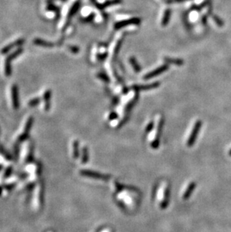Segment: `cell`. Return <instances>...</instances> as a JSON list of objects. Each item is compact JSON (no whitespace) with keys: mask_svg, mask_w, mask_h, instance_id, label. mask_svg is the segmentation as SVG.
<instances>
[{"mask_svg":"<svg viewBox=\"0 0 231 232\" xmlns=\"http://www.w3.org/2000/svg\"><path fill=\"white\" fill-rule=\"evenodd\" d=\"M47 10L48 11H54L56 13H59V8L56 6L55 5L52 4V3H48L47 6Z\"/></svg>","mask_w":231,"mask_h":232,"instance_id":"21","label":"cell"},{"mask_svg":"<svg viewBox=\"0 0 231 232\" xmlns=\"http://www.w3.org/2000/svg\"><path fill=\"white\" fill-rule=\"evenodd\" d=\"M40 101H41L40 98H35V99H32V100L29 101L28 105L30 106V107H34V106L37 105L38 104L40 103Z\"/></svg>","mask_w":231,"mask_h":232,"instance_id":"25","label":"cell"},{"mask_svg":"<svg viewBox=\"0 0 231 232\" xmlns=\"http://www.w3.org/2000/svg\"><path fill=\"white\" fill-rule=\"evenodd\" d=\"M159 86H160L159 82H155V83L147 85H134L132 87V89L135 91H142V90H152V89L157 88Z\"/></svg>","mask_w":231,"mask_h":232,"instance_id":"11","label":"cell"},{"mask_svg":"<svg viewBox=\"0 0 231 232\" xmlns=\"http://www.w3.org/2000/svg\"><path fill=\"white\" fill-rule=\"evenodd\" d=\"M80 7V2L79 1L75 2L73 4V5L71 6V8H70L69 12H68V21H67V25H68V23H69L71 18H72V17L74 16V15H75L76 13H77V11L79 10Z\"/></svg>","mask_w":231,"mask_h":232,"instance_id":"14","label":"cell"},{"mask_svg":"<svg viewBox=\"0 0 231 232\" xmlns=\"http://www.w3.org/2000/svg\"><path fill=\"white\" fill-rule=\"evenodd\" d=\"M62 1H63V2H66L67 0H62Z\"/></svg>","mask_w":231,"mask_h":232,"instance_id":"36","label":"cell"},{"mask_svg":"<svg viewBox=\"0 0 231 232\" xmlns=\"http://www.w3.org/2000/svg\"><path fill=\"white\" fill-rule=\"evenodd\" d=\"M206 4H207V2L203 3V4L200 5H194L192 7V9H195V10H197V11H200V10H201L203 8L205 7V6L207 5Z\"/></svg>","mask_w":231,"mask_h":232,"instance_id":"30","label":"cell"},{"mask_svg":"<svg viewBox=\"0 0 231 232\" xmlns=\"http://www.w3.org/2000/svg\"><path fill=\"white\" fill-rule=\"evenodd\" d=\"M152 127H153V122H150L149 124H148L147 127H146V131L147 132H149L152 129Z\"/></svg>","mask_w":231,"mask_h":232,"instance_id":"32","label":"cell"},{"mask_svg":"<svg viewBox=\"0 0 231 232\" xmlns=\"http://www.w3.org/2000/svg\"><path fill=\"white\" fill-rule=\"evenodd\" d=\"M187 1V0H167L168 3H175V2H182Z\"/></svg>","mask_w":231,"mask_h":232,"instance_id":"33","label":"cell"},{"mask_svg":"<svg viewBox=\"0 0 231 232\" xmlns=\"http://www.w3.org/2000/svg\"><path fill=\"white\" fill-rule=\"evenodd\" d=\"M171 9L168 8L166 11H164V17L162 18L161 21V25L163 26H166L168 24L170 21V18H171Z\"/></svg>","mask_w":231,"mask_h":232,"instance_id":"18","label":"cell"},{"mask_svg":"<svg viewBox=\"0 0 231 232\" xmlns=\"http://www.w3.org/2000/svg\"><path fill=\"white\" fill-rule=\"evenodd\" d=\"M107 53H104V54H98L97 55V58H98V60H105L106 58H107Z\"/></svg>","mask_w":231,"mask_h":232,"instance_id":"29","label":"cell"},{"mask_svg":"<svg viewBox=\"0 0 231 232\" xmlns=\"http://www.w3.org/2000/svg\"><path fill=\"white\" fill-rule=\"evenodd\" d=\"M95 18V14H90L88 17L85 18H83L82 21L84 22V23H89V22L93 21V20Z\"/></svg>","mask_w":231,"mask_h":232,"instance_id":"27","label":"cell"},{"mask_svg":"<svg viewBox=\"0 0 231 232\" xmlns=\"http://www.w3.org/2000/svg\"><path fill=\"white\" fill-rule=\"evenodd\" d=\"M33 43L35 45H39V46H42L44 47H54V44L52 42H49L47 41H45V40L41 39V38H35L34 39Z\"/></svg>","mask_w":231,"mask_h":232,"instance_id":"15","label":"cell"},{"mask_svg":"<svg viewBox=\"0 0 231 232\" xmlns=\"http://www.w3.org/2000/svg\"><path fill=\"white\" fill-rule=\"evenodd\" d=\"M80 174L83 176L88 177H93V178L97 179V180H108L110 179V176L105 175V174H99L98 172L95 171H89V170H83L80 171Z\"/></svg>","mask_w":231,"mask_h":232,"instance_id":"6","label":"cell"},{"mask_svg":"<svg viewBox=\"0 0 231 232\" xmlns=\"http://www.w3.org/2000/svg\"><path fill=\"white\" fill-rule=\"evenodd\" d=\"M213 19H214V21H215V23H216V24L218 25V26H222L223 25H224V23H223V21H221V20L218 17L215 16V15H213Z\"/></svg>","mask_w":231,"mask_h":232,"instance_id":"28","label":"cell"},{"mask_svg":"<svg viewBox=\"0 0 231 232\" xmlns=\"http://www.w3.org/2000/svg\"><path fill=\"white\" fill-rule=\"evenodd\" d=\"M78 142L77 141H74L73 142V156L74 158H77L78 156Z\"/></svg>","mask_w":231,"mask_h":232,"instance_id":"23","label":"cell"},{"mask_svg":"<svg viewBox=\"0 0 231 232\" xmlns=\"http://www.w3.org/2000/svg\"><path fill=\"white\" fill-rule=\"evenodd\" d=\"M164 61L166 63V64H168V65L172 64V65H178V66L182 65L184 63V61L182 60H181V59L170 58V57H164Z\"/></svg>","mask_w":231,"mask_h":232,"instance_id":"17","label":"cell"},{"mask_svg":"<svg viewBox=\"0 0 231 232\" xmlns=\"http://www.w3.org/2000/svg\"><path fill=\"white\" fill-rule=\"evenodd\" d=\"M97 77H98L99 79L102 80L103 81L107 82V83L110 82V78H109L108 76H107L106 74H104V73H102V72L98 73V74H97Z\"/></svg>","mask_w":231,"mask_h":232,"instance_id":"22","label":"cell"},{"mask_svg":"<svg viewBox=\"0 0 231 232\" xmlns=\"http://www.w3.org/2000/svg\"><path fill=\"white\" fill-rule=\"evenodd\" d=\"M51 94L52 92L50 90H47L44 94V99L45 105L44 109L46 110H48L50 107V99H51Z\"/></svg>","mask_w":231,"mask_h":232,"instance_id":"16","label":"cell"},{"mask_svg":"<svg viewBox=\"0 0 231 232\" xmlns=\"http://www.w3.org/2000/svg\"><path fill=\"white\" fill-rule=\"evenodd\" d=\"M68 49H69V51H71L72 54H77L80 51V48L78 47L77 46H74V45H68Z\"/></svg>","mask_w":231,"mask_h":232,"instance_id":"24","label":"cell"},{"mask_svg":"<svg viewBox=\"0 0 231 232\" xmlns=\"http://www.w3.org/2000/svg\"><path fill=\"white\" fill-rule=\"evenodd\" d=\"M129 62H130L131 65H132V67H133L134 70H135L136 73H138L141 71V67H140V65H139V63H137L135 57H131L130 60H129Z\"/></svg>","mask_w":231,"mask_h":232,"instance_id":"19","label":"cell"},{"mask_svg":"<svg viewBox=\"0 0 231 232\" xmlns=\"http://www.w3.org/2000/svg\"><path fill=\"white\" fill-rule=\"evenodd\" d=\"M116 118H117V113H116L115 112H112L109 116V119H115Z\"/></svg>","mask_w":231,"mask_h":232,"instance_id":"31","label":"cell"},{"mask_svg":"<svg viewBox=\"0 0 231 232\" xmlns=\"http://www.w3.org/2000/svg\"><path fill=\"white\" fill-rule=\"evenodd\" d=\"M123 41V39H119L118 41V42L116 43V47L114 48V50H113V59H115L116 57H117V55H118V53L119 51L120 50V47H121V45H122V43Z\"/></svg>","mask_w":231,"mask_h":232,"instance_id":"20","label":"cell"},{"mask_svg":"<svg viewBox=\"0 0 231 232\" xmlns=\"http://www.w3.org/2000/svg\"><path fill=\"white\" fill-rule=\"evenodd\" d=\"M23 49L22 47H20L19 49L16 50L15 52L9 54L7 58H6L5 62V74L7 77H9V76H11V61L14 59H15L16 57H18V56H20V54L23 53Z\"/></svg>","mask_w":231,"mask_h":232,"instance_id":"4","label":"cell"},{"mask_svg":"<svg viewBox=\"0 0 231 232\" xmlns=\"http://www.w3.org/2000/svg\"><path fill=\"white\" fill-rule=\"evenodd\" d=\"M24 42H25L24 38H19V39H18L17 41H14V42L9 44L6 45L5 47H4L1 50V54H6L7 53H8L11 50L13 49L14 47H15L21 46V45H23V44H24Z\"/></svg>","mask_w":231,"mask_h":232,"instance_id":"9","label":"cell"},{"mask_svg":"<svg viewBox=\"0 0 231 232\" xmlns=\"http://www.w3.org/2000/svg\"><path fill=\"white\" fill-rule=\"evenodd\" d=\"M118 199L120 203H121L123 208H125V206L131 208H134L135 204L137 203V201L133 198L132 194L129 193L128 191H125V190H122L119 194Z\"/></svg>","mask_w":231,"mask_h":232,"instance_id":"3","label":"cell"},{"mask_svg":"<svg viewBox=\"0 0 231 232\" xmlns=\"http://www.w3.org/2000/svg\"><path fill=\"white\" fill-rule=\"evenodd\" d=\"M141 23V19L139 18H132L129 20H125V21H119L118 23H115L114 29H119L121 28L125 27V26H129V25H139Z\"/></svg>","mask_w":231,"mask_h":232,"instance_id":"7","label":"cell"},{"mask_svg":"<svg viewBox=\"0 0 231 232\" xmlns=\"http://www.w3.org/2000/svg\"><path fill=\"white\" fill-rule=\"evenodd\" d=\"M11 97L13 106L15 109L19 107V97H18V87L17 85H13L11 88Z\"/></svg>","mask_w":231,"mask_h":232,"instance_id":"12","label":"cell"},{"mask_svg":"<svg viewBox=\"0 0 231 232\" xmlns=\"http://www.w3.org/2000/svg\"><path fill=\"white\" fill-rule=\"evenodd\" d=\"M164 123V119L161 116H158L156 119V125L153 130H152L149 137V141L151 147L154 149L159 146V136Z\"/></svg>","mask_w":231,"mask_h":232,"instance_id":"1","label":"cell"},{"mask_svg":"<svg viewBox=\"0 0 231 232\" xmlns=\"http://www.w3.org/2000/svg\"><path fill=\"white\" fill-rule=\"evenodd\" d=\"M83 158L81 162L82 163H86L87 162V160H88V152H87V148H83Z\"/></svg>","mask_w":231,"mask_h":232,"instance_id":"26","label":"cell"},{"mask_svg":"<svg viewBox=\"0 0 231 232\" xmlns=\"http://www.w3.org/2000/svg\"><path fill=\"white\" fill-rule=\"evenodd\" d=\"M201 121L200 120H197L196 122L194 123L192 128H191V132L188 135V138H187L186 141V145L188 147H191L193 145L194 143L195 140H196L197 135L198 134V131H199L200 128L201 127Z\"/></svg>","mask_w":231,"mask_h":232,"instance_id":"5","label":"cell"},{"mask_svg":"<svg viewBox=\"0 0 231 232\" xmlns=\"http://www.w3.org/2000/svg\"><path fill=\"white\" fill-rule=\"evenodd\" d=\"M229 154H230V155H231V150L229 152Z\"/></svg>","mask_w":231,"mask_h":232,"instance_id":"35","label":"cell"},{"mask_svg":"<svg viewBox=\"0 0 231 232\" xmlns=\"http://www.w3.org/2000/svg\"><path fill=\"white\" fill-rule=\"evenodd\" d=\"M168 69V64H166V65H163L162 66L155 69L154 71H150V72L148 73V74H145L144 77H143V79H144V80H149V79H151L152 78V77H156V76L159 75V74H162V73L166 71Z\"/></svg>","mask_w":231,"mask_h":232,"instance_id":"8","label":"cell"},{"mask_svg":"<svg viewBox=\"0 0 231 232\" xmlns=\"http://www.w3.org/2000/svg\"><path fill=\"white\" fill-rule=\"evenodd\" d=\"M202 21H203V23L204 25L207 24V16H203V18H202Z\"/></svg>","mask_w":231,"mask_h":232,"instance_id":"34","label":"cell"},{"mask_svg":"<svg viewBox=\"0 0 231 232\" xmlns=\"http://www.w3.org/2000/svg\"><path fill=\"white\" fill-rule=\"evenodd\" d=\"M158 201L161 209H165L169 202V185L164 182L158 190Z\"/></svg>","mask_w":231,"mask_h":232,"instance_id":"2","label":"cell"},{"mask_svg":"<svg viewBox=\"0 0 231 232\" xmlns=\"http://www.w3.org/2000/svg\"><path fill=\"white\" fill-rule=\"evenodd\" d=\"M195 187H196V183H195L194 182H191V183H188L187 187L185 188V191L182 193V199H183V200H187V199L190 197V195H191V194L192 193L193 190L195 189Z\"/></svg>","mask_w":231,"mask_h":232,"instance_id":"13","label":"cell"},{"mask_svg":"<svg viewBox=\"0 0 231 232\" xmlns=\"http://www.w3.org/2000/svg\"><path fill=\"white\" fill-rule=\"evenodd\" d=\"M91 1L94 3L95 5H96L98 9H100V10H103V9L106 8L107 7L116 5H119L122 2V0H108V1H106L104 3L99 4V3L96 2V0H91Z\"/></svg>","mask_w":231,"mask_h":232,"instance_id":"10","label":"cell"}]
</instances>
